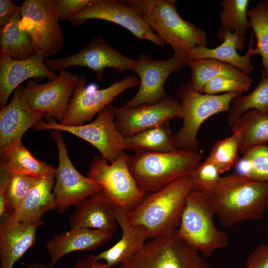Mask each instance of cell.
<instances>
[{"label":"cell","mask_w":268,"mask_h":268,"mask_svg":"<svg viewBox=\"0 0 268 268\" xmlns=\"http://www.w3.org/2000/svg\"><path fill=\"white\" fill-rule=\"evenodd\" d=\"M219 223L231 227L247 220L263 217L268 209V182L248 180L232 174L221 177L205 194Z\"/></svg>","instance_id":"1"},{"label":"cell","mask_w":268,"mask_h":268,"mask_svg":"<svg viewBox=\"0 0 268 268\" xmlns=\"http://www.w3.org/2000/svg\"><path fill=\"white\" fill-rule=\"evenodd\" d=\"M192 190L189 176L180 178L158 191L146 194L126 214L127 219L132 225L144 227L150 239L177 229L187 196Z\"/></svg>","instance_id":"2"},{"label":"cell","mask_w":268,"mask_h":268,"mask_svg":"<svg viewBox=\"0 0 268 268\" xmlns=\"http://www.w3.org/2000/svg\"><path fill=\"white\" fill-rule=\"evenodd\" d=\"M154 32L174 54L187 57L194 49L208 45L205 31L183 19L174 0H129Z\"/></svg>","instance_id":"3"},{"label":"cell","mask_w":268,"mask_h":268,"mask_svg":"<svg viewBox=\"0 0 268 268\" xmlns=\"http://www.w3.org/2000/svg\"><path fill=\"white\" fill-rule=\"evenodd\" d=\"M198 152L176 150L167 152H142L130 156L129 170L145 194L158 191L189 176L201 162Z\"/></svg>","instance_id":"4"},{"label":"cell","mask_w":268,"mask_h":268,"mask_svg":"<svg viewBox=\"0 0 268 268\" xmlns=\"http://www.w3.org/2000/svg\"><path fill=\"white\" fill-rule=\"evenodd\" d=\"M236 93L208 94L196 90L190 80L183 83L177 90L181 103L182 127L173 134L177 150L198 152L199 144L197 137L202 123L211 116L229 111L232 100Z\"/></svg>","instance_id":"5"},{"label":"cell","mask_w":268,"mask_h":268,"mask_svg":"<svg viewBox=\"0 0 268 268\" xmlns=\"http://www.w3.org/2000/svg\"><path fill=\"white\" fill-rule=\"evenodd\" d=\"M215 215L214 208L205 194L192 190L188 194L177 232L206 258L229 245L227 233L219 230L214 223Z\"/></svg>","instance_id":"6"},{"label":"cell","mask_w":268,"mask_h":268,"mask_svg":"<svg viewBox=\"0 0 268 268\" xmlns=\"http://www.w3.org/2000/svg\"><path fill=\"white\" fill-rule=\"evenodd\" d=\"M112 268H210L177 229L146 242L138 251Z\"/></svg>","instance_id":"7"},{"label":"cell","mask_w":268,"mask_h":268,"mask_svg":"<svg viewBox=\"0 0 268 268\" xmlns=\"http://www.w3.org/2000/svg\"><path fill=\"white\" fill-rule=\"evenodd\" d=\"M18 10L19 27L30 36L36 53L47 57L62 50L64 36L55 0H25Z\"/></svg>","instance_id":"8"},{"label":"cell","mask_w":268,"mask_h":268,"mask_svg":"<svg viewBox=\"0 0 268 268\" xmlns=\"http://www.w3.org/2000/svg\"><path fill=\"white\" fill-rule=\"evenodd\" d=\"M110 105L88 124L66 126L57 122L53 118H48L47 121H39L32 128L39 131L57 130L71 134L94 146L102 157L112 163L127 148L124 137L115 125L114 114Z\"/></svg>","instance_id":"9"},{"label":"cell","mask_w":268,"mask_h":268,"mask_svg":"<svg viewBox=\"0 0 268 268\" xmlns=\"http://www.w3.org/2000/svg\"><path fill=\"white\" fill-rule=\"evenodd\" d=\"M130 156L124 152L110 164L101 156H96L90 163L87 175L99 184L126 214L134 209L146 194L138 187L129 170Z\"/></svg>","instance_id":"10"},{"label":"cell","mask_w":268,"mask_h":268,"mask_svg":"<svg viewBox=\"0 0 268 268\" xmlns=\"http://www.w3.org/2000/svg\"><path fill=\"white\" fill-rule=\"evenodd\" d=\"M51 135L57 144L59 155L53 193L56 203V210L58 213H63L72 206H77L103 189L75 168L68 156L61 132L53 130Z\"/></svg>","instance_id":"11"},{"label":"cell","mask_w":268,"mask_h":268,"mask_svg":"<svg viewBox=\"0 0 268 268\" xmlns=\"http://www.w3.org/2000/svg\"><path fill=\"white\" fill-rule=\"evenodd\" d=\"M92 19L117 24L129 30L135 37L149 41L156 46L163 47L165 45L129 0H90L68 21L78 26Z\"/></svg>","instance_id":"12"},{"label":"cell","mask_w":268,"mask_h":268,"mask_svg":"<svg viewBox=\"0 0 268 268\" xmlns=\"http://www.w3.org/2000/svg\"><path fill=\"white\" fill-rule=\"evenodd\" d=\"M135 60L128 58L108 44L99 34L72 55L56 59H46L45 63L50 70L62 71L68 67H81L92 70L98 81L104 76L106 68H112L120 73L133 71Z\"/></svg>","instance_id":"13"},{"label":"cell","mask_w":268,"mask_h":268,"mask_svg":"<svg viewBox=\"0 0 268 268\" xmlns=\"http://www.w3.org/2000/svg\"><path fill=\"white\" fill-rule=\"evenodd\" d=\"M139 83L138 76L133 74L124 77L106 88L97 89L86 86V78L80 76L67 113L59 123L70 126L84 125L111 104L117 96Z\"/></svg>","instance_id":"14"},{"label":"cell","mask_w":268,"mask_h":268,"mask_svg":"<svg viewBox=\"0 0 268 268\" xmlns=\"http://www.w3.org/2000/svg\"><path fill=\"white\" fill-rule=\"evenodd\" d=\"M187 57L177 54L167 60H153L150 56L140 54L135 60L133 72L139 78V87L134 97L122 107L134 108L143 104L157 103L167 95L164 84L168 76L186 66Z\"/></svg>","instance_id":"15"},{"label":"cell","mask_w":268,"mask_h":268,"mask_svg":"<svg viewBox=\"0 0 268 268\" xmlns=\"http://www.w3.org/2000/svg\"><path fill=\"white\" fill-rule=\"evenodd\" d=\"M79 75L65 70L57 77L43 84L29 79L24 87V95L29 107L42 112L46 118L61 122L64 118Z\"/></svg>","instance_id":"16"},{"label":"cell","mask_w":268,"mask_h":268,"mask_svg":"<svg viewBox=\"0 0 268 268\" xmlns=\"http://www.w3.org/2000/svg\"><path fill=\"white\" fill-rule=\"evenodd\" d=\"M115 125L124 137L157 127L175 118H180L181 103L172 95L160 101L134 108L117 107L111 104Z\"/></svg>","instance_id":"17"},{"label":"cell","mask_w":268,"mask_h":268,"mask_svg":"<svg viewBox=\"0 0 268 268\" xmlns=\"http://www.w3.org/2000/svg\"><path fill=\"white\" fill-rule=\"evenodd\" d=\"M24 87L19 86L10 102L0 110V158L22 142L23 134L30 128L46 118L45 113L34 111L29 107L24 97Z\"/></svg>","instance_id":"18"},{"label":"cell","mask_w":268,"mask_h":268,"mask_svg":"<svg viewBox=\"0 0 268 268\" xmlns=\"http://www.w3.org/2000/svg\"><path fill=\"white\" fill-rule=\"evenodd\" d=\"M46 57L36 53L28 59L16 60L4 54H0V108L7 104L12 92L23 82L29 79L46 78L55 79L58 74L49 69Z\"/></svg>","instance_id":"19"},{"label":"cell","mask_w":268,"mask_h":268,"mask_svg":"<svg viewBox=\"0 0 268 268\" xmlns=\"http://www.w3.org/2000/svg\"><path fill=\"white\" fill-rule=\"evenodd\" d=\"M44 221L20 222L9 214L0 218V268H13L15 264L36 242V231Z\"/></svg>","instance_id":"20"},{"label":"cell","mask_w":268,"mask_h":268,"mask_svg":"<svg viewBox=\"0 0 268 268\" xmlns=\"http://www.w3.org/2000/svg\"><path fill=\"white\" fill-rule=\"evenodd\" d=\"M117 205L102 191L86 199L75 207L69 218L70 229L87 228L115 232Z\"/></svg>","instance_id":"21"},{"label":"cell","mask_w":268,"mask_h":268,"mask_svg":"<svg viewBox=\"0 0 268 268\" xmlns=\"http://www.w3.org/2000/svg\"><path fill=\"white\" fill-rule=\"evenodd\" d=\"M113 233L96 229L78 228L55 235L48 240L46 248L52 267L65 255L72 252L91 250L109 240Z\"/></svg>","instance_id":"22"},{"label":"cell","mask_w":268,"mask_h":268,"mask_svg":"<svg viewBox=\"0 0 268 268\" xmlns=\"http://www.w3.org/2000/svg\"><path fill=\"white\" fill-rule=\"evenodd\" d=\"M217 36L220 40L223 41L219 46L213 49L206 46L197 47L189 53L187 58L215 59L229 64L249 75L254 70L251 63L254 43L253 32H251L247 51L243 56H240L237 52L239 43L234 33L220 28Z\"/></svg>","instance_id":"23"},{"label":"cell","mask_w":268,"mask_h":268,"mask_svg":"<svg viewBox=\"0 0 268 268\" xmlns=\"http://www.w3.org/2000/svg\"><path fill=\"white\" fill-rule=\"evenodd\" d=\"M115 214L122 231L121 238L110 248L95 255L97 260L105 261L108 268L116 267L138 251L148 239L146 229L141 226L130 224L126 213L117 205Z\"/></svg>","instance_id":"24"},{"label":"cell","mask_w":268,"mask_h":268,"mask_svg":"<svg viewBox=\"0 0 268 268\" xmlns=\"http://www.w3.org/2000/svg\"><path fill=\"white\" fill-rule=\"evenodd\" d=\"M55 182V173L37 178L19 207L8 213L10 216L17 221L34 222L41 221L46 211L56 210Z\"/></svg>","instance_id":"25"},{"label":"cell","mask_w":268,"mask_h":268,"mask_svg":"<svg viewBox=\"0 0 268 268\" xmlns=\"http://www.w3.org/2000/svg\"><path fill=\"white\" fill-rule=\"evenodd\" d=\"M186 66L192 72L190 80L194 88L201 93L205 83L219 76H224L252 84L253 79L239 69L226 63L209 58H187Z\"/></svg>","instance_id":"26"},{"label":"cell","mask_w":268,"mask_h":268,"mask_svg":"<svg viewBox=\"0 0 268 268\" xmlns=\"http://www.w3.org/2000/svg\"><path fill=\"white\" fill-rule=\"evenodd\" d=\"M37 179L0 169V218L19 207Z\"/></svg>","instance_id":"27"},{"label":"cell","mask_w":268,"mask_h":268,"mask_svg":"<svg viewBox=\"0 0 268 268\" xmlns=\"http://www.w3.org/2000/svg\"><path fill=\"white\" fill-rule=\"evenodd\" d=\"M20 18L17 8L0 30V54L16 60L28 59L36 53L30 36L19 27Z\"/></svg>","instance_id":"28"},{"label":"cell","mask_w":268,"mask_h":268,"mask_svg":"<svg viewBox=\"0 0 268 268\" xmlns=\"http://www.w3.org/2000/svg\"><path fill=\"white\" fill-rule=\"evenodd\" d=\"M127 149L135 153L167 152L176 150L169 122L124 137Z\"/></svg>","instance_id":"29"},{"label":"cell","mask_w":268,"mask_h":268,"mask_svg":"<svg viewBox=\"0 0 268 268\" xmlns=\"http://www.w3.org/2000/svg\"><path fill=\"white\" fill-rule=\"evenodd\" d=\"M231 129L240 134L242 154L253 146L268 143V114L256 110L248 111Z\"/></svg>","instance_id":"30"},{"label":"cell","mask_w":268,"mask_h":268,"mask_svg":"<svg viewBox=\"0 0 268 268\" xmlns=\"http://www.w3.org/2000/svg\"><path fill=\"white\" fill-rule=\"evenodd\" d=\"M0 168L38 178L56 172V168L33 156L22 142L0 158Z\"/></svg>","instance_id":"31"},{"label":"cell","mask_w":268,"mask_h":268,"mask_svg":"<svg viewBox=\"0 0 268 268\" xmlns=\"http://www.w3.org/2000/svg\"><path fill=\"white\" fill-rule=\"evenodd\" d=\"M249 0H222L219 13L221 29L234 33L238 40V51L243 50L246 42L245 35L250 28L247 15Z\"/></svg>","instance_id":"32"},{"label":"cell","mask_w":268,"mask_h":268,"mask_svg":"<svg viewBox=\"0 0 268 268\" xmlns=\"http://www.w3.org/2000/svg\"><path fill=\"white\" fill-rule=\"evenodd\" d=\"M233 174L258 182H268V144L247 150L233 166Z\"/></svg>","instance_id":"33"},{"label":"cell","mask_w":268,"mask_h":268,"mask_svg":"<svg viewBox=\"0 0 268 268\" xmlns=\"http://www.w3.org/2000/svg\"><path fill=\"white\" fill-rule=\"evenodd\" d=\"M251 110L268 114V75L263 70L260 82L252 92L239 95L232 100L228 117L230 127H233L244 113Z\"/></svg>","instance_id":"34"},{"label":"cell","mask_w":268,"mask_h":268,"mask_svg":"<svg viewBox=\"0 0 268 268\" xmlns=\"http://www.w3.org/2000/svg\"><path fill=\"white\" fill-rule=\"evenodd\" d=\"M247 15L257 39L252 56H261L263 70L268 75V0H262L248 9Z\"/></svg>","instance_id":"35"},{"label":"cell","mask_w":268,"mask_h":268,"mask_svg":"<svg viewBox=\"0 0 268 268\" xmlns=\"http://www.w3.org/2000/svg\"><path fill=\"white\" fill-rule=\"evenodd\" d=\"M240 137L237 132L230 136L215 142L207 158L213 163L220 174L233 168L239 159Z\"/></svg>","instance_id":"36"},{"label":"cell","mask_w":268,"mask_h":268,"mask_svg":"<svg viewBox=\"0 0 268 268\" xmlns=\"http://www.w3.org/2000/svg\"><path fill=\"white\" fill-rule=\"evenodd\" d=\"M220 174L216 166L206 158L189 175L192 190L204 194L210 192L220 179Z\"/></svg>","instance_id":"37"},{"label":"cell","mask_w":268,"mask_h":268,"mask_svg":"<svg viewBox=\"0 0 268 268\" xmlns=\"http://www.w3.org/2000/svg\"><path fill=\"white\" fill-rule=\"evenodd\" d=\"M252 84L224 76H219L207 81L203 93L216 95L220 93H236L242 94L247 91Z\"/></svg>","instance_id":"38"},{"label":"cell","mask_w":268,"mask_h":268,"mask_svg":"<svg viewBox=\"0 0 268 268\" xmlns=\"http://www.w3.org/2000/svg\"><path fill=\"white\" fill-rule=\"evenodd\" d=\"M90 0H55L60 21L70 20L79 12Z\"/></svg>","instance_id":"39"},{"label":"cell","mask_w":268,"mask_h":268,"mask_svg":"<svg viewBox=\"0 0 268 268\" xmlns=\"http://www.w3.org/2000/svg\"><path fill=\"white\" fill-rule=\"evenodd\" d=\"M245 268H268V244L260 245L250 254Z\"/></svg>","instance_id":"40"},{"label":"cell","mask_w":268,"mask_h":268,"mask_svg":"<svg viewBox=\"0 0 268 268\" xmlns=\"http://www.w3.org/2000/svg\"><path fill=\"white\" fill-rule=\"evenodd\" d=\"M16 4L10 0H0V26H4L17 10Z\"/></svg>","instance_id":"41"},{"label":"cell","mask_w":268,"mask_h":268,"mask_svg":"<svg viewBox=\"0 0 268 268\" xmlns=\"http://www.w3.org/2000/svg\"><path fill=\"white\" fill-rule=\"evenodd\" d=\"M73 268H108L105 264L97 260L95 255H90L78 261Z\"/></svg>","instance_id":"42"},{"label":"cell","mask_w":268,"mask_h":268,"mask_svg":"<svg viewBox=\"0 0 268 268\" xmlns=\"http://www.w3.org/2000/svg\"><path fill=\"white\" fill-rule=\"evenodd\" d=\"M27 268H52L50 266H48L43 263H34L33 264H25Z\"/></svg>","instance_id":"43"}]
</instances>
